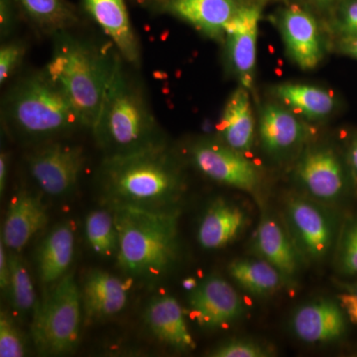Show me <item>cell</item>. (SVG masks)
I'll list each match as a JSON object with an SVG mask.
<instances>
[{
    "mask_svg": "<svg viewBox=\"0 0 357 357\" xmlns=\"http://www.w3.org/2000/svg\"><path fill=\"white\" fill-rule=\"evenodd\" d=\"M238 7L234 0H171L169 10L204 34L220 38Z\"/></svg>",
    "mask_w": 357,
    "mask_h": 357,
    "instance_id": "obj_23",
    "label": "cell"
},
{
    "mask_svg": "<svg viewBox=\"0 0 357 357\" xmlns=\"http://www.w3.org/2000/svg\"><path fill=\"white\" fill-rule=\"evenodd\" d=\"M259 135L265 152L280 157L302 144L307 131L291 110L269 103L260 114Z\"/></svg>",
    "mask_w": 357,
    "mask_h": 357,
    "instance_id": "obj_19",
    "label": "cell"
},
{
    "mask_svg": "<svg viewBox=\"0 0 357 357\" xmlns=\"http://www.w3.org/2000/svg\"><path fill=\"white\" fill-rule=\"evenodd\" d=\"M337 267L347 276L357 275V220H352L342 231L338 246Z\"/></svg>",
    "mask_w": 357,
    "mask_h": 357,
    "instance_id": "obj_30",
    "label": "cell"
},
{
    "mask_svg": "<svg viewBox=\"0 0 357 357\" xmlns=\"http://www.w3.org/2000/svg\"><path fill=\"white\" fill-rule=\"evenodd\" d=\"M24 47L17 42L4 44L0 49V84H4L16 69L20 67L24 57Z\"/></svg>",
    "mask_w": 357,
    "mask_h": 357,
    "instance_id": "obj_33",
    "label": "cell"
},
{
    "mask_svg": "<svg viewBox=\"0 0 357 357\" xmlns=\"http://www.w3.org/2000/svg\"><path fill=\"white\" fill-rule=\"evenodd\" d=\"M296 180L316 201L335 204L347 196L351 185L347 162L331 146L307 148L295 169Z\"/></svg>",
    "mask_w": 357,
    "mask_h": 357,
    "instance_id": "obj_8",
    "label": "cell"
},
{
    "mask_svg": "<svg viewBox=\"0 0 357 357\" xmlns=\"http://www.w3.org/2000/svg\"><path fill=\"white\" fill-rule=\"evenodd\" d=\"M145 323L160 342L180 351L196 347L184 312L178 301L171 296H161L150 301L144 314Z\"/></svg>",
    "mask_w": 357,
    "mask_h": 357,
    "instance_id": "obj_20",
    "label": "cell"
},
{
    "mask_svg": "<svg viewBox=\"0 0 357 357\" xmlns=\"http://www.w3.org/2000/svg\"><path fill=\"white\" fill-rule=\"evenodd\" d=\"M229 273L239 287L255 296L271 295L288 282L276 267L259 257L234 260Z\"/></svg>",
    "mask_w": 357,
    "mask_h": 357,
    "instance_id": "obj_25",
    "label": "cell"
},
{
    "mask_svg": "<svg viewBox=\"0 0 357 357\" xmlns=\"http://www.w3.org/2000/svg\"><path fill=\"white\" fill-rule=\"evenodd\" d=\"M223 144L244 153L255 140V119L248 89H237L227 100L218 124Z\"/></svg>",
    "mask_w": 357,
    "mask_h": 357,
    "instance_id": "obj_22",
    "label": "cell"
},
{
    "mask_svg": "<svg viewBox=\"0 0 357 357\" xmlns=\"http://www.w3.org/2000/svg\"><path fill=\"white\" fill-rule=\"evenodd\" d=\"M6 121L23 139L50 142L84 128L64 91L46 70L25 77L6 102Z\"/></svg>",
    "mask_w": 357,
    "mask_h": 357,
    "instance_id": "obj_5",
    "label": "cell"
},
{
    "mask_svg": "<svg viewBox=\"0 0 357 357\" xmlns=\"http://www.w3.org/2000/svg\"><path fill=\"white\" fill-rule=\"evenodd\" d=\"M287 229L303 259L319 262L332 250L337 236V223L328 211L303 197L286 202Z\"/></svg>",
    "mask_w": 357,
    "mask_h": 357,
    "instance_id": "obj_7",
    "label": "cell"
},
{
    "mask_svg": "<svg viewBox=\"0 0 357 357\" xmlns=\"http://www.w3.org/2000/svg\"><path fill=\"white\" fill-rule=\"evenodd\" d=\"M82 293L74 275L67 273L37 305L32 323V337L37 351L60 356L74 351L81 328Z\"/></svg>",
    "mask_w": 357,
    "mask_h": 357,
    "instance_id": "obj_6",
    "label": "cell"
},
{
    "mask_svg": "<svg viewBox=\"0 0 357 357\" xmlns=\"http://www.w3.org/2000/svg\"><path fill=\"white\" fill-rule=\"evenodd\" d=\"M192 163L206 177L220 184L255 194L259 190V172L243 153L223 143L201 141L191 149Z\"/></svg>",
    "mask_w": 357,
    "mask_h": 357,
    "instance_id": "obj_10",
    "label": "cell"
},
{
    "mask_svg": "<svg viewBox=\"0 0 357 357\" xmlns=\"http://www.w3.org/2000/svg\"><path fill=\"white\" fill-rule=\"evenodd\" d=\"M271 351L253 340H232L211 352L213 357H267Z\"/></svg>",
    "mask_w": 357,
    "mask_h": 357,
    "instance_id": "obj_32",
    "label": "cell"
},
{
    "mask_svg": "<svg viewBox=\"0 0 357 357\" xmlns=\"http://www.w3.org/2000/svg\"><path fill=\"white\" fill-rule=\"evenodd\" d=\"M26 13L47 29L62 31L76 20L75 14L63 0H20Z\"/></svg>",
    "mask_w": 357,
    "mask_h": 357,
    "instance_id": "obj_29",
    "label": "cell"
},
{
    "mask_svg": "<svg viewBox=\"0 0 357 357\" xmlns=\"http://www.w3.org/2000/svg\"><path fill=\"white\" fill-rule=\"evenodd\" d=\"M192 317L206 328H222L241 318L245 305L234 288L222 277L210 276L189 295Z\"/></svg>",
    "mask_w": 357,
    "mask_h": 357,
    "instance_id": "obj_11",
    "label": "cell"
},
{
    "mask_svg": "<svg viewBox=\"0 0 357 357\" xmlns=\"http://www.w3.org/2000/svg\"><path fill=\"white\" fill-rule=\"evenodd\" d=\"M86 156L83 147L46 142L28 157V168L40 189L51 197L69 195L76 187Z\"/></svg>",
    "mask_w": 357,
    "mask_h": 357,
    "instance_id": "obj_9",
    "label": "cell"
},
{
    "mask_svg": "<svg viewBox=\"0 0 357 357\" xmlns=\"http://www.w3.org/2000/svg\"><path fill=\"white\" fill-rule=\"evenodd\" d=\"M273 91L282 102L307 119H324L337 107L332 93L311 84H282L275 86Z\"/></svg>",
    "mask_w": 357,
    "mask_h": 357,
    "instance_id": "obj_26",
    "label": "cell"
},
{
    "mask_svg": "<svg viewBox=\"0 0 357 357\" xmlns=\"http://www.w3.org/2000/svg\"><path fill=\"white\" fill-rule=\"evenodd\" d=\"M286 48L296 64L311 70L319 64L324 56L318 24L311 14L299 6L284 9L279 20Z\"/></svg>",
    "mask_w": 357,
    "mask_h": 357,
    "instance_id": "obj_14",
    "label": "cell"
},
{
    "mask_svg": "<svg viewBox=\"0 0 357 357\" xmlns=\"http://www.w3.org/2000/svg\"><path fill=\"white\" fill-rule=\"evenodd\" d=\"M10 277L6 298L18 316L23 318L36 309V296L31 276L20 252L8 250Z\"/></svg>",
    "mask_w": 357,
    "mask_h": 357,
    "instance_id": "obj_27",
    "label": "cell"
},
{
    "mask_svg": "<svg viewBox=\"0 0 357 357\" xmlns=\"http://www.w3.org/2000/svg\"><path fill=\"white\" fill-rule=\"evenodd\" d=\"M345 162H347V169H349L351 185L357 192V134L352 136L351 140L347 143Z\"/></svg>",
    "mask_w": 357,
    "mask_h": 357,
    "instance_id": "obj_35",
    "label": "cell"
},
{
    "mask_svg": "<svg viewBox=\"0 0 357 357\" xmlns=\"http://www.w3.org/2000/svg\"><path fill=\"white\" fill-rule=\"evenodd\" d=\"M309 1H311L314 4H318V6H328L337 3V2L344 1V0H309Z\"/></svg>",
    "mask_w": 357,
    "mask_h": 357,
    "instance_id": "obj_42",
    "label": "cell"
},
{
    "mask_svg": "<svg viewBox=\"0 0 357 357\" xmlns=\"http://www.w3.org/2000/svg\"><path fill=\"white\" fill-rule=\"evenodd\" d=\"M25 356V344L22 335L6 312L0 314V356L22 357Z\"/></svg>",
    "mask_w": 357,
    "mask_h": 357,
    "instance_id": "obj_31",
    "label": "cell"
},
{
    "mask_svg": "<svg viewBox=\"0 0 357 357\" xmlns=\"http://www.w3.org/2000/svg\"><path fill=\"white\" fill-rule=\"evenodd\" d=\"M248 213L241 206L218 199L208 206L199 222L198 241L208 250L229 245L243 234L248 225Z\"/></svg>",
    "mask_w": 357,
    "mask_h": 357,
    "instance_id": "obj_18",
    "label": "cell"
},
{
    "mask_svg": "<svg viewBox=\"0 0 357 357\" xmlns=\"http://www.w3.org/2000/svg\"><path fill=\"white\" fill-rule=\"evenodd\" d=\"M8 249L4 241H0V288L4 295H6L9 286V277H10V267H9Z\"/></svg>",
    "mask_w": 357,
    "mask_h": 357,
    "instance_id": "obj_38",
    "label": "cell"
},
{
    "mask_svg": "<svg viewBox=\"0 0 357 357\" xmlns=\"http://www.w3.org/2000/svg\"><path fill=\"white\" fill-rule=\"evenodd\" d=\"M259 20L257 7L239 6L225 28L230 61L248 89L252 86L255 76Z\"/></svg>",
    "mask_w": 357,
    "mask_h": 357,
    "instance_id": "obj_13",
    "label": "cell"
},
{
    "mask_svg": "<svg viewBox=\"0 0 357 357\" xmlns=\"http://www.w3.org/2000/svg\"><path fill=\"white\" fill-rule=\"evenodd\" d=\"M112 211L119 234L117 263L124 273L154 280L175 266L180 253L181 211Z\"/></svg>",
    "mask_w": 357,
    "mask_h": 357,
    "instance_id": "obj_2",
    "label": "cell"
},
{
    "mask_svg": "<svg viewBox=\"0 0 357 357\" xmlns=\"http://www.w3.org/2000/svg\"><path fill=\"white\" fill-rule=\"evenodd\" d=\"M48 213L41 199L21 191L11 199L4 222L2 241L8 250L20 252L48 223Z\"/></svg>",
    "mask_w": 357,
    "mask_h": 357,
    "instance_id": "obj_16",
    "label": "cell"
},
{
    "mask_svg": "<svg viewBox=\"0 0 357 357\" xmlns=\"http://www.w3.org/2000/svg\"><path fill=\"white\" fill-rule=\"evenodd\" d=\"M7 173H8V156L6 152L0 154V192L3 195L6 188Z\"/></svg>",
    "mask_w": 357,
    "mask_h": 357,
    "instance_id": "obj_40",
    "label": "cell"
},
{
    "mask_svg": "<svg viewBox=\"0 0 357 357\" xmlns=\"http://www.w3.org/2000/svg\"><path fill=\"white\" fill-rule=\"evenodd\" d=\"M344 290L351 291V292L356 294L357 295V283L349 284V285H345Z\"/></svg>",
    "mask_w": 357,
    "mask_h": 357,
    "instance_id": "obj_43",
    "label": "cell"
},
{
    "mask_svg": "<svg viewBox=\"0 0 357 357\" xmlns=\"http://www.w3.org/2000/svg\"><path fill=\"white\" fill-rule=\"evenodd\" d=\"M340 49L347 55L357 59V35L342 37Z\"/></svg>",
    "mask_w": 357,
    "mask_h": 357,
    "instance_id": "obj_39",
    "label": "cell"
},
{
    "mask_svg": "<svg viewBox=\"0 0 357 357\" xmlns=\"http://www.w3.org/2000/svg\"><path fill=\"white\" fill-rule=\"evenodd\" d=\"M198 281L195 278H187L183 281V287H184L185 290L190 291V292L198 287Z\"/></svg>",
    "mask_w": 357,
    "mask_h": 357,
    "instance_id": "obj_41",
    "label": "cell"
},
{
    "mask_svg": "<svg viewBox=\"0 0 357 357\" xmlns=\"http://www.w3.org/2000/svg\"><path fill=\"white\" fill-rule=\"evenodd\" d=\"M344 291V293L338 296V303L347 314V319L357 325V295L351 291Z\"/></svg>",
    "mask_w": 357,
    "mask_h": 357,
    "instance_id": "obj_36",
    "label": "cell"
},
{
    "mask_svg": "<svg viewBox=\"0 0 357 357\" xmlns=\"http://www.w3.org/2000/svg\"><path fill=\"white\" fill-rule=\"evenodd\" d=\"M74 249V229L70 222L60 223L45 237L37 255L40 280L43 285L53 287L67 274Z\"/></svg>",
    "mask_w": 357,
    "mask_h": 357,
    "instance_id": "obj_24",
    "label": "cell"
},
{
    "mask_svg": "<svg viewBox=\"0 0 357 357\" xmlns=\"http://www.w3.org/2000/svg\"><path fill=\"white\" fill-rule=\"evenodd\" d=\"M91 131L105 156L163 144L154 115L139 86L126 74L121 55L115 57L102 109Z\"/></svg>",
    "mask_w": 357,
    "mask_h": 357,
    "instance_id": "obj_3",
    "label": "cell"
},
{
    "mask_svg": "<svg viewBox=\"0 0 357 357\" xmlns=\"http://www.w3.org/2000/svg\"><path fill=\"white\" fill-rule=\"evenodd\" d=\"M86 10L115 44L119 55L132 64L139 62L137 38L124 0H84Z\"/></svg>",
    "mask_w": 357,
    "mask_h": 357,
    "instance_id": "obj_17",
    "label": "cell"
},
{
    "mask_svg": "<svg viewBox=\"0 0 357 357\" xmlns=\"http://www.w3.org/2000/svg\"><path fill=\"white\" fill-rule=\"evenodd\" d=\"M347 317L338 301H312L298 307L291 319L292 332L307 344H326L344 337Z\"/></svg>",
    "mask_w": 357,
    "mask_h": 357,
    "instance_id": "obj_12",
    "label": "cell"
},
{
    "mask_svg": "<svg viewBox=\"0 0 357 357\" xmlns=\"http://www.w3.org/2000/svg\"><path fill=\"white\" fill-rule=\"evenodd\" d=\"M56 34L53 53L44 70L64 91L84 128L93 129L116 55L109 58L93 45L63 30Z\"/></svg>",
    "mask_w": 357,
    "mask_h": 357,
    "instance_id": "obj_4",
    "label": "cell"
},
{
    "mask_svg": "<svg viewBox=\"0 0 357 357\" xmlns=\"http://www.w3.org/2000/svg\"><path fill=\"white\" fill-rule=\"evenodd\" d=\"M183 192L182 175L164 143L105 156L100 166L98 197L102 208L181 211Z\"/></svg>",
    "mask_w": 357,
    "mask_h": 357,
    "instance_id": "obj_1",
    "label": "cell"
},
{
    "mask_svg": "<svg viewBox=\"0 0 357 357\" xmlns=\"http://www.w3.org/2000/svg\"><path fill=\"white\" fill-rule=\"evenodd\" d=\"M84 229L88 243L96 253L103 257L117 255L119 234L112 210L103 208L89 213Z\"/></svg>",
    "mask_w": 357,
    "mask_h": 357,
    "instance_id": "obj_28",
    "label": "cell"
},
{
    "mask_svg": "<svg viewBox=\"0 0 357 357\" xmlns=\"http://www.w3.org/2000/svg\"><path fill=\"white\" fill-rule=\"evenodd\" d=\"M335 27L342 37L357 35V0H349L342 6Z\"/></svg>",
    "mask_w": 357,
    "mask_h": 357,
    "instance_id": "obj_34",
    "label": "cell"
},
{
    "mask_svg": "<svg viewBox=\"0 0 357 357\" xmlns=\"http://www.w3.org/2000/svg\"><path fill=\"white\" fill-rule=\"evenodd\" d=\"M81 293L83 311L89 321L114 317L128 302V287L123 281L102 270L89 272Z\"/></svg>",
    "mask_w": 357,
    "mask_h": 357,
    "instance_id": "obj_21",
    "label": "cell"
},
{
    "mask_svg": "<svg viewBox=\"0 0 357 357\" xmlns=\"http://www.w3.org/2000/svg\"><path fill=\"white\" fill-rule=\"evenodd\" d=\"M13 24V11L10 0H0V33L2 38L8 36Z\"/></svg>",
    "mask_w": 357,
    "mask_h": 357,
    "instance_id": "obj_37",
    "label": "cell"
},
{
    "mask_svg": "<svg viewBox=\"0 0 357 357\" xmlns=\"http://www.w3.org/2000/svg\"><path fill=\"white\" fill-rule=\"evenodd\" d=\"M252 251L257 257L276 267L287 281L292 280L299 272L303 258L292 237L288 229L267 211L262 213L256 227Z\"/></svg>",
    "mask_w": 357,
    "mask_h": 357,
    "instance_id": "obj_15",
    "label": "cell"
}]
</instances>
